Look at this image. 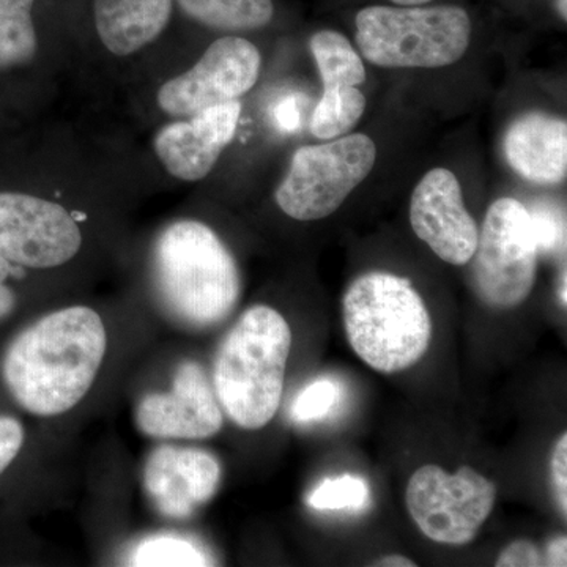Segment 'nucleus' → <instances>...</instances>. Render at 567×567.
Returning <instances> with one entry per match:
<instances>
[{"label":"nucleus","instance_id":"obj_27","mask_svg":"<svg viewBox=\"0 0 567 567\" xmlns=\"http://www.w3.org/2000/svg\"><path fill=\"white\" fill-rule=\"evenodd\" d=\"M543 557L535 544L520 539L509 544L496 558L498 567H535L543 565Z\"/></svg>","mask_w":567,"mask_h":567},{"label":"nucleus","instance_id":"obj_11","mask_svg":"<svg viewBox=\"0 0 567 567\" xmlns=\"http://www.w3.org/2000/svg\"><path fill=\"white\" fill-rule=\"evenodd\" d=\"M410 224L443 262L456 267L472 262L480 229L451 171L435 167L421 178L410 199Z\"/></svg>","mask_w":567,"mask_h":567},{"label":"nucleus","instance_id":"obj_4","mask_svg":"<svg viewBox=\"0 0 567 567\" xmlns=\"http://www.w3.org/2000/svg\"><path fill=\"white\" fill-rule=\"evenodd\" d=\"M347 341L380 374L405 371L431 346L432 317L410 279L372 271L350 284L342 300Z\"/></svg>","mask_w":567,"mask_h":567},{"label":"nucleus","instance_id":"obj_3","mask_svg":"<svg viewBox=\"0 0 567 567\" xmlns=\"http://www.w3.org/2000/svg\"><path fill=\"white\" fill-rule=\"evenodd\" d=\"M290 349L289 323L265 305L249 308L223 339L213 365V388L238 427L259 431L278 413Z\"/></svg>","mask_w":567,"mask_h":567},{"label":"nucleus","instance_id":"obj_14","mask_svg":"<svg viewBox=\"0 0 567 567\" xmlns=\"http://www.w3.org/2000/svg\"><path fill=\"white\" fill-rule=\"evenodd\" d=\"M218 458L194 447L159 446L144 468V486L163 516L185 520L219 491Z\"/></svg>","mask_w":567,"mask_h":567},{"label":"nucleus","instance_id":"obj_21","mask_svg":"<svg viewBox=\"0 0 567 567\" xmlns=\"http://www.w3.org/2000/svg\"><path fill=\"white\" fill-rule=\"evenodd\" d=\"M133 566L197 567L212 566V558L203 547L181 536H153L142 540L133 551Z\"/></svg>","mask_w":567,"mask_h":567},{"label":"nucleus","instance_id":"obj_25","mask_svg":"<svg viewBox=\"0 0 567 567\" xmlns=\"http://www.w3.org/2000/svg\"><path fill=\"white\" fill-rule=\"evenodd\" d=\"M24 443V429L20 421L0 415V475L6 472L20 454Z\"/></svg>","mask_w":567,"mask_h":567},{"label":"nucleus","instance_id":"obj_20","mask_svg":"<svg viewBox=\"0 0 567 567\" xmlns=\"http://www.w3.org/2000/svg\"><path fill=\"white\" fill-rule=\"evenodd\" d=\"M365 106V96L358 87L323 89L312 112L311 133L322 141L346 136L361 121Z\"/></svg>","mask_w":567,"mask_h":567},{"label":"nucleus","instance_id":"obj_22","mask_svg":"<svg viewBox=\"0 0 567 567\" xmlns=\"http://www.w3.org/2000/svg\"><path fill=\"white\" fill-rule=\"evenodd\" d=\"M369 487L361 477L344 475L324 480L309 495L308 505L317 511L363 509L369 502Z\"/></svg>","mask_w":567,"mask_h":567},{"label":"nucleus","instance_id":"obj_2","mask_svg":"<svg viewBox=\"0 0 567 567\" xmlns=\"http://www.w3.org/2000/svg\"><path fill=\"white\" fill-rule=\"evenodd\" d=\"M153 271L167 311L196 330L223 323L240 300L233 252L204 223L183 219L167 226L155 244Z\"/></svg>","mask_w":567,"mask_h":567},{"label":"nucleus","instance_id":"obj_6","mask_svg":"<svg viewBox=\"0 0 567 567\" xmlns=\"http://www.w3.org/2000/svg\"><path fill=\"white\" fill-rule=\"evenodd\" d=\"M375 159V142L361 133L305 145L293 153L276 204L297 221L328 218L372 173Z\"/></svg>","mask_w":567,"mask_h":567},{"label":"nucleus","instance_id":"obj_30","mask_svg":"<svg viewBox=\"0 0 567 567\" xmlns=\"http://www.w3.org/2000/svg\"><path fill=\"white\" fill-rule=\"evenodd\" d=\"M377 566L415 567L416 565L410 558L401 557V555H390V557L380 559V563H377Z\"/></svg>","mask_w":567,"mask_h":567},{"label":"nucleus","instance_id":"obj_33","mask_svg":"<svg viewBox=\"0 0 567 567\" xmlns=\"http://www.w3.org/2000/svg\"><path fill=\"white\" fill-rule=\"evenodd\" d=\"M558 10L559 14H561L563 20H567V3L566 0H558Z\"/></svg>","mask_w":567,"mask_h":567},{"label":"nucleus","instance_id":"obj_18","mask_svg":"<svg viewBox=\"0 0 567 567\" xmlns=\"http://www.w3.org/2000/svg\"><path fill=\"white\" fill-rule=\"evenodd\" d=\"M323 89L358 87L365 81L364 63L342 33L320 31L309 40Z\"/></svg>","mask_w":567,"mask_h":567},{"label":"nucleus","instance_id":"obj_24","mask_svg":"<svg viewBox=\"0 0 567 567\" xmlns=\"http://www.w3.org/2000/svg\"><path fill=\"white\" fill-rule=\"evenodd\" d=\"M528 212L532 216L539 252H551L561 248V245L565 246V219L561 221L558 213L551 210L547 205H535V207L528 208Z\"/></svg>","mask_w":567,"mask_h":567},{"label":"nucleus","instance_id":"obj_28","mask_svg":"<svg viewBox=\"0 0 567 567\" xmlns=\"http://www.w3.org/2000/svg\"><path fill=\"white\" fill-rule=\"evenodd\" d=\"M22 275H24V268L0 257V320L7 319L17 306V295L7 282L10 278H21Z\"/></svg>","mask_w":567,"mask_h":567},{"label":"nucleus","instance_id":"obj_13","mask_svg":"<svg viewBox=\"0 0 567 567\" xmlns=\"http://www.w3.org/2000/svg\"><path fill=\"white\" fill-rule=\"evenodd\" d=\"M240 115V100H234L163 126L153 148L164 169L178 181H203L234 141Z\"/></svg>","mask_w":567,"mask_h":567},{"label":"nucleus","instance_id":"obj_19","mask_svg":"<svg viewBox=\"0 0 567 567\" xmlns=\"http://www.w3.org/2000/svg\"><path fill=\"white\" fill-rule=\"evenodd\" d=\"M35 0H0V70L25 65L39 50L32 7Z\"/></svg>","mask_w":567,"mask_h":567},{"label":"nucleus","instance_id":"obj_29","mask_svg":"<svg viewBox=\"0 0 567 567\" xmlns=\"http://www.w3.org/2000/svg\"><path fill=\"white\" fill-rule=\"evenodd\" d=\"M567 539L566 536H558L548 544L547 547V561L550 566H566L567 565Z\"/></svg>","mask_w":567,"mask_h":567},{"label":"nucleus","instance_id":"obj_17","mask_svg":"<svg viewBox=\"0 0 567 567\" xmlns=\"http://www.w3.org/2000/svg\"><path fill=\"white\" fill-rule=\"evenodd\" d=\"M192 20L215 31L246 32L262 29L271 21V0H177Z\"/></svg>","mask_w":567,"mask_h":567},{"label":"nucleus","instance_id":"obj_7","mask_svg":"<svg viewBox=\"0 0 567 567\" xmlns=\"http://www.w3.org/2000/svg\"><path fill=\"white\" fill-rule=\"evenodd\" d=\"M537 249L532 216L524 204L503 197L488 207L473 254V279L491 308L524 303L535 289Z\"/></svg>","mask_w":567,"mask_h":567},{"label":"nucleus","instance_id":"obj_16","mask_svg":"<svg viewBox=\"0 0 567 567\" xmlns=\"http://www.w3.org/2000/svg\"><path fill=\"white\" fill-rule=\"evenodd\" d=\"M93 11L104 47L125 58L162 35L173 14V0H95Z\"/></svg>","mask_w":567,"mask_h":567},{"label":"nucleus","instance_id":"obj_9","mask_svg":"<svg viewBox=\"0 0 567 567\" xmlns=\"http://www.w3.org/2000/svg\"><path fill=\"white\" fill-rule=\"evenodd\" d=\"M262 69V55L241 37L213 41L196 65L181 76L164 82L156 103L171 117H192L197 112L240 100L256 82Z\"/></svg>","mask_w":567,"mask_h":567},{"label":"nucleus","instance_id":"obj_1","mask_svg":"<svg viewBox=\"0 0 567 567\" xmlns=\"http://www.w3.org/2000/svg\"><path fill=\"white\" fill-rule=\"evenodd\" d=\"M106 347V328L93 309L51 312L13 339L3 354V382L25 412L62 415L91 390Z\"/></svg>","mask_w":567,"mask_h":567},{"label":"nucleus","instance_id":"obj_10","mask_svg":"<svg viewBox=\"0 0 567 567\" xmlns=\"http://www.w3.org/2000/svg\"><path fill=\"white\" fill-rule=\"evenodd\" d=\"M80 226L62 205L0 193V257L22 268H54L80 252Z\"/></svg>","mask_w":567,"mask_h":567},{"label":"nucleus","instance_id":"obj_31","mask_svg":"<svg viewBox=\"0 0 567 567\" xmlns=\"http://www.w3.org/2000/svg\"><path fill=\"white\" fill-rule=\"evenodd\" d=\"M566 286V270H563V279L561 284H559V301H561L563 308H566L567 305Z\"/></svg>","mask_w":567,"mask_h":567},{"label":"nucleus","instance_id":"obj_12","mask_svg":"<svg viewBox=\"0 0 567 567\" xmlns=\"http://www.w3.org/2000/svg\"><path fill=\"white\" fill-rule=\"evenodd\" d=\"M141 432L153 439L203 440L223 429V409L203 365L185 361L169 393L145 395L136 410Z\"/></svg>","mask_w":567,"mask_h":567},{"label":"nucleus","instance_id":"obj_5","mask_svg":"<svg viewBox=\"0 0 567 567\" xmlns=\"http://www.w3.org/2000/svg\"><path fill=\"white\" fill-rule=\"evenodd\" d=\"M354 24L361 54L383 69L453 65L472 40V21L461 7H365Z\"/></svg>","mask_w":567,"mask_h":567},{"label":"nucleus","instance_id":"obj_26","mask_svg":"<svg viewBox=\"0 0 567 567\" xmlns=\"http://www.w3.org/2000/svg\"><path fill=\"white\" fill-rule=\"evenodd\" d=\"M551 483H554L555 495L559 511L567 516V434L559 436L555 445L550 462Z\"/></svg>","mask_w":567,"mask_h":567},{"label":"nucleus","instance_id":"obj_8","mask_svg":"<svg viewBox=\"0 0 567 567\" xmlns=\"http://www.w3.org/2000/svg\"><path fill=\"white\" fill-rule=\"evenodd\" d=\"M495 503V483L472 466L450 473L439 465H423L406 484L410 517L427 539L443 546L473 543Z\"/></svg>","mask_w":567,"mask_h":567},{"label":"nucleus","instance_id":"obj_23","mask_svg":"<svg viewBox=\"0 0 567 567\" xmlns=\"http://www.w3.org/2000/svg\"><path fill=\"white\" fill-rule=\"evenodd\" d=\"M341 390L331 380H317L298 394L292 406V416L300 423L322 420L338 404Z\"/></svg>","mask_w":567,"mask_h":567},{"label":"nucleus","instance_id":"obj_15","mask_svg":"<svg viewBox=\"0 0 567 567\" xmlns=\"http://www.w3.org/2000/svg\"><path fill=\"white\" fill-rule=\"evenodd\" d=\"M514 173L536 185H558L567 175V123L544 112L520 115L503 141Z\"/></svg>","mask_w":567,"mask_h":567},{"label":"nucleus","instance_id":"obj_32","mask_svg":"<svg viewBox=\"0 0 567 567\" xmlns=\"http://www.w3.org/2000/svg\"><path fill=\"white\" fill-rule=\"evenodd\" d=\"M391 2L398 3V6L402 7H415L432 2V0H391Z\"/></svg>","mask_w":567,"mask_h":567}]
</instances>
